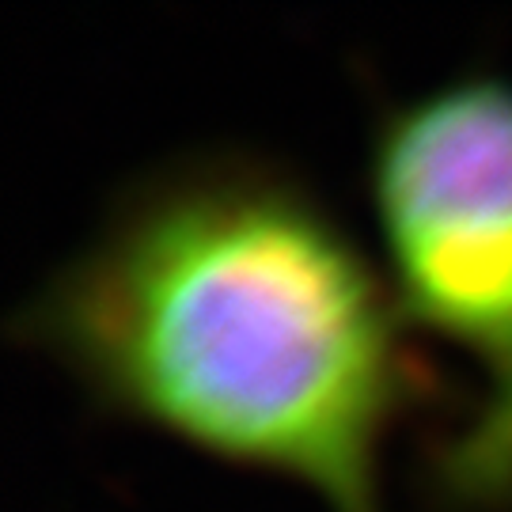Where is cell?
<instances>
[{
    "label": "cell",
    "instance_id": "obj_1",
    "mask_svg": "<svg viewBox=\"0 0 512 512\" xmlns=\"http://www.w3.org/2000/svg\"><path fill=\"white\" fill-rule=\"evenodd\" d=\"M19 330L107 414L327 512H387V448L425 395L384 266L251 152L129 186Z\"/></svg>",
    "mask_w": 512,
    "mask_h": 512
},
{
    "label": "cell",
    "instance_id": "obj_2",
    "mask_svg": "<svg viewBox=\"0 0 512 512\" xmlns=\"http://www.w3.org/2000/svg\"><path fill=\"white\" fill-rule=\"evenodd\" d=\"M384 277L406 327L471 376L433 482L459 512L512 509V80L475 73L406 99L368 152Z\"/></svg>",
    "mask_w": 512,
    "mask_h": 512
}]
</instances>
